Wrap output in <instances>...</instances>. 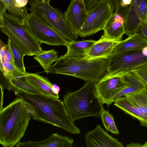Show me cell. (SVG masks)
<instances>
[{"label": "cell", "mask_w": 147, "mask_h": 147, "mask_svg": "<svg viewBox=\"0 0 147 147\" xmlns=\"http://www.w3.org/2000/svg\"><path fill=\"white\" fill-rule=\"evenodd\" d=\"M14 94L24 101L34 120L51 124L71 134L80 133V129L69 116L63 101L59 98L42 94Z\"/></svg>", "instance_id": "cell-1"}, {"label": "cell", "mask_w": 147, "mask_h": 147, "mask_svg": "<svg viewBox=\"0 0 147 147\" xmlns=\"http://www.w3.org/2000/svg\"><path fill=\"white\" fill-rule=\"evenodd\" d=\"M25 102L17 97L0 109V144L13 147L24 136L31 119Z\"/></svg>", "instance_id": "cell-2"}, {"label": "cell", "mask_w": 147, "mask_h": 147, "mask_svg": "<svg viewBox=\"0 0 147 147\" xmlns=\"http://www.w3.org/2000/svg\"><path fill=\"white\" fill-rule=\"evenodd\" d=\"M108 59L71 58L63 55L49 69V73L71 76L96 83L106 74Z\"/></svg>", "instance_id": "cell-3"}, {"label": "cell", "mask_w": 147, "mask_h": 147, "mask_svg": "<svg viewBox=\"0 0 147 147\" xmlns=\"http://www.w3.org/2000/svg\"><path fill=\"white\" fill-rule=\"evenodd\" d=\"M63 102L73 122L83 118L100 116L103 108L95 83L90 82H86L76 91L67 92L64 95Z\"/></svg>", "instance_id": "cell-4"}, {"label": "cell", "mask_w": 147, "mask_h": 147, "mask_svg": "<svg viewBox=\"0 0 147 147\" xmlns=\"http://www.w3.org/2000/svg\"><path fill=\"white\" fill-rule=\"evenodd\" d=\"M5 9L2 15L3 25L1 30L6 35L25 56L36 55L42 50L41 43L30 34L24 24L6 13Z\"/></svg>", "instance_id": "cell-5"}, {"label": "cell", "mask_w": 147, "mask_h": 147, "mask_svg": "<svg viewBox=\"0 0 147 147\" xmlns=\"http://www.w3.org/2000/svg\"><path fill=\"white\" fill-rule=\"evenodd\" d=\"M147 66V47L142 50L121 53H113L109 57L107 77L121 76L133 71Z\"/></svg>", "instance_id": "cell-6"}, {"label": "cell", "mask_w": 147, "mask_h": 147, "mask_svg": "<svg viewBox=\"0 0 147 147\" xmlns=\"http://www.w3.org/2000/svg\"><path fill=\"white\" fill-rule=\"evenodd\" d=\"M28 9L35 13L68 42L76 41L78 35L74 33L58 9L43 2L30 5Z\"/></svg>", "instance_id": "cell-7"}, {"label": "cell", "mask_w": 147, "mask_h": 147, "mask_svg": "<svg viewBox=\"0 0 147 147\" xmlns=\"http://www.w3.org/2000/svg\"><path fill=\"white\" fill-rule=\"evenodd\" d=\"M24 25L33 37L41 43L66 46L68 43L69 42L34 12L28 13Z\"/></svg>", "instance_id": "cell-8"}, {"label": "cell", "mask_w": 147, "mask_h": 147, "mask_svg": "<svg viewBox=\"0 0 147 147\" xmlns=\"http://www.w3.org/2000/svg\"><path fill=\"white\" fill-rule=\"evenodd\" d=\"M110 4L101 2L88 11V16L78 36L85 37L103 30L109 18L114 13Z\"/></svg>", "instance_id": "cell-9"}, {"label": "cell", "mask_w": 147, "mask_h": 147, "mask_svg": "<svg viewBox=\"0 0 147 147\" xmlns=\"http://www.w3.org/2000/svg\"><path fill=\"white\" fill-rule=\"evenodd\" d=\"M96 90L103 105L109 106L113 102V97L125 86L121 76L107 77L105 76L95 83Z\"/></svg>", "instance_id": "cell-10"}, {"label": "cell", "mask_w": 147, "mask_h": 147, "mask_svg": "<svg viewBox=\"0 0 147 147\" xmlns=\"http://www.w3.org/2000/svg\"><path fill=\"white\" fill-rule=\"evenodd\" d=\"M63 14L73 31L78 35L88 15L84 0H72Z\"/></svg>", "instance_id": "cell-11"}, {"label": "cell", "mask_w": 147, "mask_h": 147, "mask_svg": "<svg viewBox=\"0 0 147 147\" xmlns=\"http://www.w3.org/2000/svg\"><path fill=\"white\" fill-rule=\"evenodd\" d=\"M85 141L88 147H124L121 142L109 135L100 124L86 134Z\"/></svg>", "instance_id": "cell-12"}, {"label": "cell", "mask_w": 147, "mask_h": 147, "mask_svg": "<svg viewBox=\"0 0 147 147\" xmlns=\"http://www.w3.org/2000/svg\"><path fill=\"white\" fill-rule=\"evenodd\" d=\"M74 140L69 137L57 133L51 134L48 138L40 141L30 140L20 142L17 147H71Z\"/></svg>", "instance_id": "cell-13"}, {"label": "cell", "mask_w": 147, "mask_h": 147, "mask_svg": "<svg viewBox=\"0 0 147 147\" xmlns=\"http://www.w3.org/2000/svg\"><path fill=\"white\" fill-rule=\"evenodd\" d=\"M120 41L108 39L102 34L100 38L90 49L86 58L108 59L113 53L114 49Z\"/></svg>", "instance_id": "cell-14"}, {"label": "cell", "mask_w": 147, "mask_h": 147, "mask_svg": "<svg viewBox=\"0 0 147 147\" xmlns=\"http://www.w3.org/2000/svg\"><path fill=\"white\" fill-rule=\"evenodd\" d=\"M103 30V35L106 38L115 41L122 40L125 34L124 18L114 12L106 22Z\"/></svg>", "instance_id": "cell-15"}, {"label": "cell", "mask_w": 147, "mask_h": 147, "mask_svg": "<svg viewBox=\"0 0 147 147\" xmlns=\"http://www.w3.org/2000/svg\"><path fill=\"white\" fill-rule=\"evenodd\" d=\"M23 76L29 82L42 91L45 95L59 98V87L57 85H53L47 78L36 74L27 72Z\"/></svg>", "instance_id": "cell-16"}, {"label": "cell", "mask_w": 147, "mask_h": 147, "mask_svg": "<svg viewBox=\"0 0 147 147\" xmlns=\"http://www.w3.org/2000/svg\"><path fill=\"white\" fill-rule=\"evenodd\" d=\"M146 47L147 40L142 34L137 32L121 41L115 47L113 53L141 50Z\"/></svg>", "instance_id": "cell-17"}, {"label": "cell", "mask_w": 147, "mask_h": 147, "mask_svg": "<svg viewBox=\"0 0 147 147\" xmlns=\"http://www.w3.org/2000/svg\"><path fill=\"white\" fill-rule=\"evenodd\" d=\"M92 39L69 42L67 53L63 56L71 58H86L90 49L96 42Z\"/></svg>", "instance_id": "cell-18"}, {"label": "cell", "mask_w": 147, "mask_h": 147, "mask_svg": "<svg viewBox=\"0 0 147 147\" xmlns=\"http://www.w3.org/2000/svg\"><path fill=\"white\" fill-rule=\"evenodd\" d=\"M114 102V105L136 119L142 126L147 128V114L130 104L125 96L116 98Z\"/></svg>", "instance_id": "cell-19"}, {"label": "cell", "mask_w": 147, "mask_h": 147, "mask_svg": "<svg viewBox=\"0 0 147 147\" xmlns=\"http://www.w3.org/2000/svg\"><path fill=\"white\" fill-rule=\"evenodd\" d=\"M125 34L127 37L137 32L142 23L138 15L136 0H132L124 18Z\"/></svg>", "instance_id": "cell-20"}, {"label": "cell", "mask_w": 147, "mask_h": 147, "mask_svg": "<svg viewBox=\"0 0 147 147\" xmlns=\"http://www.w3.org/2000/svg\"><path fill=\"white\" fill-rule=\"evenodd\" d=\"M121 77L125 82V86L113 97V102L117 98L136 92L145 87L140 80L132 71L126 73Z\"/></svg>", "instance_id": "cell-21"}, {"label": "cell", "mask_w": 147, "mask_h": 147, "mask_svg": "<svg viewBox=\"0 0 147 147\" xmlns=\"http://www.w3.org/2000/svg\"><path fill=\"white\" fill-rule=\"evenodd\" d=\"M9 81L14 93H23L31 95H45L41 90L26 80L23 76L13 78Z\"/></svg>", "instance_id": "cell-22"}, {"label": "cell", "mask_w": 147, "mask_h": 147, "mask_svg": "<svg viewBox=\"0 0 147 147\" xmlns=\"http://www.w3.org/2000/svg\"><path fill=\"white\" fill-rule=\"evenodd\" d=\"M4 5L7 10L9 15L17 20L20 24H24L27 18L28 8L26 7H21L16 0H0Z\"/></svg>", "instance_id": "cell-23"}, {"label": "cell", "mask_w": 147, "mask_h": 147, "mask_svg": "<svg viewBox=\"0 0 147 147\" xmlns=\"http://www.w3.org/2000/svg\"><path fill=\"white\" fill-rule=\"evenodd\" d=\"M131 104L147 114V88L124 96Z\"/></svg>", "instance_id": "cell-24"}, {"label": "cell", "mask_w": 147, "mask_h": 147, "mask_svg": "<svg viewBox=\"0 0 147 147\" xmlns=\"http://www.w3.org/2000/svg\"><path fill=\"white\" fill-rule=\"evenodd\" d=\"M58 52L54 49L42 51L35 55L34 58L43 68L44 71L48 74L49 69L52 64L59 58Z\"/></svg>", "instance_id": "cell-25"}, {"label": "cell", "mask_w": 147, "mask_h": 147, "mask_svg": "<svg viewBox=\"0 0 147 147\" xmlns=\"http://www.w3.org/2000/svg\"><path fill=\"white\" fill-rule=\"evenodd\" d=\"M0 70L3 77L9 80L13 78L21 77L24 75L5 57L0 62Z\"/></svg>", "instance_id": "cell-26"}, {"label": "cell", "mask_w": 147, "mask_h": 147, "mask_svg": "<svg viewBox=\"0 0 147 147\" xmlns=\"http://www.w3.org/2000/svg\"><path fill=\"white\" fill-rule=\"evenodd\" d=\"M8 41L9 42L12 51L15 66L18 71L22 74L24 75L26 72L23 60L25 55L9 39H8Z\"/></svg>", "instance_id": "cell-27"}, {"label": "cell", "mask_w": 147, "mask_h": 147, "mask_svg": "<svg viewBox=\"0 0 147 147\" xmlns=\"http://www.w3.org/2000/svg\"><path fill=\"white\" fill-rule=\"evenodd\" d=\"M100 117L104 126L107 131L114 134H119L113 116L107 111L105 110L103 107Z\"/></svg>", "instance_id": "cell-28"}, {"label": "cell", "mask_w": 147, "mask_h": 147, "mask_svg": "<svg viewBox=\"0 0 147 147\" xmlns=\"http://www.w3.org/2000/svg\"><path fill=\"white\" fill-rule=\"evenodd\" d=\"M132 0H116L114 12L124 18L126 16Z\"/></svg>", "instance_id": "cell-29"}, {"label": "cell", "mask_w": 147, "mask_h": 147, "mask_svg": "<svg viewBox=\"0 0 147 147\" xmlns=\"http://www.w3.org/2000/svg\"><path fill=\"white\" fill-rule=\"evenodd\" d=\"M138 12L142 23H145L147 14V0H136Z\"/></svg>", "instance_id": "cell-30"}, {"label": "cell", "mask_w": 147, "mask_h": 147, "mask_svg": "<svg viewBox=\"0 0 147 147\" xmlns=\"http://www.w3.org/2000/svg\"><path fill=\"white\" fill-rule=\"evenodd\" d=\"M87 11H88L98 3L102 1H106L110 4L112 9L114 12L116 0H84Z\"/></svg>", "instance_id": "cell-31"}, {"label": "cell", "mask_w": 147, "mask_h": 147, "mask_svg": "<svg viewBox=\"0 0 147 147\" xmlns=\"http://www.w3.org/2000/svg\"><path fill=\"white\" fill-rule=\"evenodd\" d=\"M147 88V66L132 71Z\"/></svg>", "instance_id": "cell-32"}, {"label": "cell", "mask_w": 147, "mask_h": 147, "mask_svg": "<svg viewBox=\"0 0 147 147\" xmlns=\"http://www.w3.org/2000/svg\"><path fill=\"white\" fill-rule=\"evenodd\" d=\"M5 57L7 61L15 66L14 63V59L13 53L10 44L8 41L6 50Z\"/></svg>", "instance_id": "cell-33"}, {"label": "cell", "mask_w": 147, "mask_h": 147, "mask_svg": "<svg viewBox=\"0 0 147 147\" xmlns=\"http://www.w3.org/2000/svg\"><path fill=\"white\" fill-rule=\"evenodd\" d=\"M137 32L142 34L147 40V24L142 23L138 28Z\"/></svg>", "instance_id": "cell-34"}, {"label": "cell", "mask_w": 147, "mask_h": 147, "mask_svg": "<svg viewBox=\"0 0 147 147\" xmlns=\"http://www.w3.org/2000/svg\"><path fill=\"white\" fill-rule=\"evenodd\" d=\"M7 44H5L0 39V59L1 62L3 61L5 57V53Z\"/></svg>", "instance_id": "cell-35"}, {"label": "cell", "mask_w": 147, "mask_h": 147, "mask_svg": "<svg viewBox=\"0 0 147 147\" xmlns=\"http://www.w3.org/2000/svg\"><path fill=\"white\" fill-rule=\"evenodd\" d=\"M0 27H1L3 25L2 15L4 11L7 9L3 3L0 1Z\"/></svg>", "instance_id": "cell-36"}, {"label": "cell", "mask_w": 147, "mask_h": 147, "mask_svg": "<svg viewBox=\"0 0 147 147\" xmlns=\"http://www.w3.org/2000/svg\"><path fill=\"white\" fill-rule=\"evenodd\" d=\"M16 1L19 5L21 7H26L28 2V0H16Z\"/></svg>", "instance_id": "cell-37"}, {"label": "cell", "mask_w": 147, "mask_h": 147, "mask_svg": "<svg viewBox=\"0 0 147 147\" xmlns=\"http://www.w3.org/2000/svg\"><path fill=\"white\" fill-rule=\"evenodd\" d=\"M51 0H28V3L31 5L38 3L45 2L49 3Z\"/></svg>", "instance_id": "cell-38"}, {"label": "cell", "mask_w": 147, "mask_h": 147, "mask_svg": "<svg viewBox=\"0 0 147 147\" xmlns=\"http://www.w3.org/2000/svg\"><path fill=\"white\" fill-rule=\"evenodd\" d=\"M127 147H142V145L138 143H131L127 146Z\"/></svg>", "instance_id": "cell-39"}, {"label": "cell", "mask_w": 147, "mask_h": 147, "mask_svg": "<svg viewBox=\"0 0 147 147\" xmlns=\"http://www.w3.org/2000/svg\"><path fill=\"white\" fill-rule=\"evenodd\" d=\"M143 147H147V142H146L143 145H142Z\"/></svg>", "instance_id": "cell-40"}, {"label": "cell", "mask_w": 147, "mask_h": 147, "mask_svg": "<svg viewBox=\"0 0 147 147\" xmlns=\"http://www.w3.org/2000/svg\"><path fill=\"white\" fill-rule=\"evenodd\" d=\"M145 23L147 24V14L146 18Z\"/></svg>", "instance_id": "cell-41"}]
</instances>
